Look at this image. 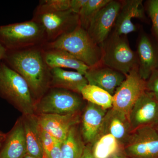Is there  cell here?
<instances>
[{
  "label": "cell",
  "mask_w": 158,
  "mask_h": 158,
  "mask_svg": "<svg viewBox=\"0 0 158 158\" xmlns=\"http://www.w3.org/2000/svg\"><path fill=\"white\" fill-rule=\"evenodd\" d=\"M24 158H38L37 157H35L33 156L29 155L28 154H27V155L25 156Z\"/></svg>",
  "instance_id": "e575fe53"
},
{
  "label": "cell",
  "mask_w": 158,
  "mask_h": 158,
  "mask_svg": "<svg viewBox=\"0 0 158 158\" xmlns=\"http://www.w3.org/2000/svg\"><path fill=\"white\" fill-rule=\"evenodd\" d=\"M90 145L95 158H111L123 152V146L115 137L108 133H100Z\"/></svg>",
  "instance_id": "7402d4cb"
},
{
  "label": "cell",
  "mask_w": 158,
  "mask_h": 158,
  "mask_svg": "<svg viewBox=\"0 0 158 158\" xmlns=\"http://www.w3.org/2000/svg\"><path fill=\"white\" fill-rule=\"evenodd\" d=\"M81 94L85 101L106 110L113 107V95L96 86L88 84L81 90Z\"/></svg>",
  "instance_id": "cb8c5ba5"
},
{
  "label": "cell",
  "mask_w": 158,
  "mask_h": 158,
  "mask_svg": "<svg viewBox=\"0 0 158 158\" xmlns=\"http://www.w3.org/2000/svg\"><path fill=\"white\" fill-rule=\"evenodd\" d=\"M136 52L139 74L147 81L152 72L158 69V43L145 33H141L137 41Z\"/></svg>",
  "instance_id": "7c38bea8"
},
{
  "label": "cell",
  "mask_w": 158,
  "mask_h": 158,
  "mask_svg": "<svg viewBox=\"0 0 158 158\" xmlns=\"http://www.w3.org/2000/svg\"><path fill=\"white\" fill-rule=\"evenodd\" d=\"M102 64L120 72L126 76L138 67L137 53L131 48L127 36L119 35L112 31L100 45Z\"/></svg>",
  "instance_id": "5b68a950"
},
{
  "label": "cell",
  "mask_w": 158,
  "mask_h": 158,
  "mask_svg": "<svg viewBox=\"0 0 158 158\" xmlns=\"http://www.w3.org/2000/svg\"><path fill=\"white\" fill-rule=\"evenodd\" d=\"M121 5L122 1L111 0L90 21L87 32L99 45L104 42L113 31Z\"/></svg>",
  "instance_id": "30bf717a"
},
{
  "label": "cell",
  "mask_w": 158,
  "mask_h": 158,
  "mask_svg": "<svg viewBox=\"0 0 158 158\" xmlns=\"http://www.w3.org/2000/svg\"><path fill=\"white\" fill-rule=\"evenodd\" d=\"M80 158H95L91 151L90 144H86L83 154Z\"/></svg>",
  "instance_id": "1f68e13d"
},
{
  "label": "cell",
  "mask_w": 158,
  "mask_h": 158,
  "mask_svg": "<svg viewBox=\"0 0 158 158\" xmlns=\"http://www.w3.org/2000/svg\"><path fill=\"white\" fill-rule=\"evenodd\" d=\"M85 77L88 84L100 88L113 96L126 78L123 73L102 64L90 67Z\"/></svg>",
  "instance_id": "9a60e30c"
},
{
  "label": "cell",
  "mask_w": 158,
  "mask_h": 158,
  "mask_svg": "<svg viewBox=\"0 0 158 158\" xmlns=\"http://www.w3.org/2000/svg\"><path fill=\"white\" fill-rule=\"evenodd\" d=\"M146 88L158 100V69L154 70L146 81Z\"/></svg>",
  "instance_id": "f1b7e54d"
},
{
  "label": "cell",
  "mask_w": 158,
  "mask_h": 158,
  "mask_svg": "<svg viewBox=\"0 0 158 158\" xmlns=\"http://www.w3.org/2000/svg\"><path fill=\"white\" fill-rule=\"evenodd\" d=\"M27 154L22 118H19L6 138L0 158H24Z\"/></svg>",
  "instance_id": "ac0fdd59"
},
{
  "label": "cell",
  "mask_w": 158,
  "mask_h": 158,
  "mask_svg": "<svg viewBox=\"0 0 158 158\" xmlns=\"http://www.w3.org/2000/svg\"><path fill=\"white\" fill-rule=\"evenodd\" d=\"M85 101L81 94L66 89L50 88L35 104V114H81Z\"/></svg>",
  "instance_id": "8992f818"
},
{
  "label": "cell",
  "mask_w": 158,
  "mask_h": 158,
  "mask_svg": "<svg viewBox=\"0 0 158 158\" xmlns=\"http://www.w3.org/2000/svg\"><path fill=\"white\" fill-rule=\"evenodd\" d=\"M33 19L44 29L47 42H50L80 26L78 14L71 10L50 11L36 8Z\"/></svg>",
  "instance_id": "52a82bcc"
},
{
  "label": "cell",
  "mask_w": 158,
  "mask_h": 158,
  "mask_svg": "<svg viewBox=\"0 0 158 158\" xmlns=\"http://www.w3.org/2000/svg\"><path fill=\"white\" fill-rule=\"evenodd\" d=\"M129 119L132 129L144 127H155L158 124V100L146 90L130 111Z\"/></svg>",
  "instance_id": "8fae6325"
},
{
  "label": "cell",
  "mask_w": 158,
  "mask_h": 158,
  "mask_svg": "<svg viewBox=\"0 0 158 158\" xmlns=\"http://www.w3.org/2000/svg\"><path fill=\"white\" fill-rule=\"evenodd\" d=\"M42 55L46 64L50 69L68 68L85 76L90 67L67 52L58 49L42 46Z\"/></svg>",
  "instance_id": "d6986e66"
},
{
  "label": "cell",
  "mask_w": 158,
  "mask_h": 158,
  "mask_svg": "<svg viewBox=\"0 0 158 158\" xmlns=\"http://www.w3.org/2000/svg\"><path fill=\"white\" fill-rule=\"evenodd\" d=\"M146 90V81L140 76L138 67L134 69L116 89L112 108L128 116L136 101Z\"/></svg>",
  "instance_id": "9c48e42d"
},
{
  "label": "cell",
  "mask_w": 158,
  "mask_h": 158,
  "mask_svg": "<svg viewBox=\"0 0 158 158\" xmlns=\"http://www.w3.org/2000/svg\"><path fill=\"white\" fill-rule=\"evenodd\" d=\"M146 10L152 22L153 34L158 43V0L147 1Z\"/></svg>",
  "instance_id": "4316f807"
},
{
  "label": "cell",
  "mask_w": 158,
  "mask_h": 158,
  "mask_svg": "<svg viewBox=\"0 0 158 158\" xmlns=\"http://www.w3.org/2000/svg\"><path fill=\"white\" fill-rule=\"evenodd\" d=\"M142 0L122 1L113 31L119 35H125L137 31V27L132 21L133 18L145 19L144 8Z\"/></svg>",
  "instance_id": "2e32d148"
},
{
  "label": "cell",
  "mask_w": 158,
  "mask_h": 158,
  "mask_svg": "<svg viewBox=\"0 0 158 158\" xmlns=\"http://www.w3.org/2000/svg\"><path fill=\"white\" fill-rule=\"evenodd\" d=\"M71 0H43L40 1L37 8L50 11H65L69 10Z\"/></svg>",
  "instance_id": "484cf974"
},
{
  "label": "cell",
  "mask_w": 158,
  "mask_h": 158,
  "mask_svg": "<svg viewBox=\"0 0 158 158\" xmlns=\"http://www.w3.org/2000/svg\"><path fill=\"white\" fill-rule=\"evenodd\" d=\"M46 42L44 28L33 19L0 26V43L7 50L43 46Z\"/></svg>",
  "instance_id": "277c9868"
},
{
  "label": "cell",
  "mask_w": 158,
  "mask_h": 158,
  "mask_svg": "<svg viewBox=\"0 0 158 158\" xmlns=\"http://www.w3.org/2000/svg\"><path fill=\"white\" fill-rule=\"evenodd\" d=\"M85 146L78 125L75 126L62 142L61 158H80Z\"/></svg>",
  "instance_id": "603a6c76"
},
{
  "label": "cell",
  "mask_w": 158,
  "mask_h": 158,
  "mask_svg": "<svg viewBox=\"0 0 158 158\" xmlns=\"http://www.w3.org/2000/svg\"><path fill=\"white\" fill-rule=\"evenodd\" d=\"M6 137H0V147H1V145H2V142L4 139H5Z\"/></svg>",
  "instance_id": "d590c367"
},
{
  "label": "cell",
  "mask_w": 158,
  "mask_h": 158,
  "mask_svg": "<svg viewBox=\"0 0 158 158\" xmlns=\"http://www.w3.org/2000/svg\"><path fill=\"white\" fill-rule=\"evenodd\" d=\"M43 46L7 51V65L19 74L27 83L35 104L50 88L51 69L42 55Z\"/></svg>",
  "instance_id": "6da1fadb"
},
{
  "label": "cell",
  "mask_w": 158,
  "mask_h": 158,
  "mask_svg": "<svg viewBox=\"0 0 158 158\" xmlns=\"http://www.w3.org/2000/svg\"><path fill=\"white\" fill-rule=\"evenodd\" d=\"M0 96L23 115L35 114V102L27 83L19 74L2 62L0 64Z\"/></svg>",
  "instance_id": "3957f363"
},
{
  "label": "cell",
  "mask_w": 158,
  "mask_h": 158,
  "mask_svg": "<svg viewBox=\"0 0 158 158\" xmlns=\"http://www.w3.org/2000/svg\"><path fill=\"white\" fill-rule=\"evenodd\" d=\"M62 141L57 140L50 152L48 158H61Z\"/></svg>",
  "instance_id": "f546056e"
},
{
  "label": "cell",
  "mask_w": 158,
  "mask_h": 158,
  "mask_svg": "<svg viewBox=\"0 0 158 158\" xmlns=\"http://www.w3.org/2000/svg\"><path fill=\"white\" fill-rule=\"evenodd\" d=\"M132 131L127 114L113 108L108 110L100 133L111 134L123 148Z\"/></svg>",
  "instance_id": "e0dca14e"
},
{
  "label": "cell",
  "mask_w": 158,
  "mask_h": 158,
  "mask_svg": "<svg viewBox=\"0 0 158 158\" xmlns=\"http://www.w3.org/2000/svg\"><path fill=\"white\" fill-rule=\"evenodd\" d=\"M43 47L65 51L89 67L102 64L101 47L80 26Z\"/></svg>",
  "instance_id": "7a4b0ae2"
},
{
  "label": "cell",
  "mask_w": 158,
  "mask_h": 158,
  "mask_svg": "<svg viewBox=\"0 0 158 158\" xmlns=\"http://www.w3.org/2000/svg\"><path fill=\"white\" fill-rule=\"evenodd\" d=\"M27 154L38 158H45L41 141L40 127L37 115H23Z\"/></svg>",
  "instance_id": "44dd1931"
},
{
  "label": "cell",
  "mask_w": 158,
  "mask_h": 158,
  "mask_svg": "<svg viewBox=\"0 0 158 158\" xmlns=\"http://www.w3.org/2000/svg\"><path fill=\"white\" fill-rule=\"evenodd\" d=\"M7 49L1 43H0V64H1V61L3 59H4L6 52H7Z\"/></svg>",
  "instance_id": "d6a6232c"
},
{
  "label": "cell",
  "mask_w": 158,
  "mask_h": 158,
  "mask_svg": "<svg viewBox=\"0 0 158 158\" xmlns=\"http://www.w3.org/2000/svg\"><path fill=\"white\" fill-rule=\"evenodd\" d=\"M111 0H88L78 14L80 26L86 31L94 15Z\"/></svg>",
  "instance_id": "d4e9b609"
},
{
  "label": "cell",
  "mask_w": 158,
  "mask_h": 158,
  "mask_svg": "<svg viewBox=\"0 0 158 158\" xmlns=\"http://www.w3.org/2000/svg\"><path fill=\"white\" fill-rule=\"evenodd\" d=\"M88 84L85 76L77 72L59 68L51 69L50 88H62L81 94V90Z\"/></svg>",
  "instance_id": "ffe728a7"
},
{
  "label": "cell",
  "mask_w": 158,
  "mask_h": 158,
  "mask_svg": "<svg viewBox=\"0 0 158 158\" xmlns=\"http://www.w3.org/2000/svg\"><path fill=\"white\" fill-rule=\"evenodd\" d=\"M88 0H71L70 9L78 14Z\"/></svg>",
  "instance_id": "4dcf8cb0"
},
{
  "label": "cell",
  "mask_w": 158,
  "mask_h": 158,
  "mask_svg": "<svg viewBox=\"0 0 158 158\" xmlns=\"http://www.w3.org/2000/svg\"><path fill=\"white\" fill-rule=\"evenodd\" d=\"M108 110L87 102L80 121V132L85 144H92L100 133Z\"/></svg>",
  "instance_id": "4fadbf2b"
},
{
  "label": "cell",
  "mask_w": 158,
  "mask_h": 158,
  "mask_svg": "<svg viewBox=\"0 0 158 158\" xmlns=\"http://www.w3.org/2000/svg\"><path fill=\"white\" fill-rule=\"evenodd\" d=\"M155 128L156 129L157 131H158V124L155 127Z\"/></svg>",
  "instance_id": "74e56055"
},
{
  "label": "cell",
  "mask_w": 158,
  "mask_h": 158,
  "mask_svg": "<svg viewBox=\"0 0 158 158\" xmlns=\"http://www.w3.org/2000/svg\"><path fill=\"white\" fill-rule=\"evenodd\" d=\"M111 158H130L127 157V156H126L123 153V152H121L118 153L114 155Z\"/></svg>",
  "instance_id": "836d02e7"
},
{
  "label": "cell",
  "mask_w": 158,
  "mask_h": 158,
  "mask_svg": "<svg viewBox=\"0 0 158 158\" xmlns=\"http://www.w3.org/2000/svg\"><path fill=\"white\" fill-rule=\"evenodd\" d=\"M130 158H158V131L154 127L133 130L123 148Z\"/></svg>",
  "instance_id": "ba28073f"
},
{
  "label": "cell",
  "mask_w": 158,
  "mask_h": 158,
  "mask_svg": "<svg viewBox=\"0 0 158 158\" xmlns=\"http://www.w3.org/2000/svg\"><path fill=\"white\" fill-rule=\"evenodd\" d=\"M40 133H41L43 148L44 152V157L48 158L51 150L58 140L54 138L53 136H52L49 133L44 131L41 127H40Z\"/></svg>",
  "instance_id": "83f0119b"
},
{
  "label": "cell",
  "mask_w": 158,
  "mask_h": 158,
  "mask_svg": "<svg viewBox=\"0 0 158 158\" xmlns=\"http://www.w3.org/2000/svg\"><path fill=\"white\" fill-rule=\"evenodd\" d=\"M37 116L40 127L62 142L67 137L71 128L78 125L81 121V114H41Z\"/></svg>",
  "instance_id": "5bb4252c"
},
{
  "label": "cell",
  "mask_w": 158,
  "mask_h": 158,
  "mask_svg": "<svg viewBox=\"0 0 158 158\" xmlns=\"http://www.w3.org/2000/svg\"><path fill=\"white\" fill-rule=\"evenodd\" d=\"M0 137H6V135L2 132L0 131Z\"/></svg>",
  "instance_id": "8d00e7d4"
}]
</instances>
